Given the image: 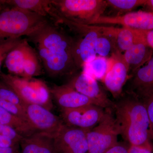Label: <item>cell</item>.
I'll list each match as a JSON object with an SVG mask.
<instances>
[{
    "mask_svg": "<svg viewBox=\"0 0 153 153\" xmlns=\"http://www.w3.org/2000/svg\"><path fill=\"white\" fill-rule=\"evenodd\" d=\"M28 37L37 46L50 76L71 74L77 70L72 56L73 38L59 28L48 22Z\"/></svg>",
    "mask_w": 153,
    "mask_h": 153,
    "instance_id": "obj_1",
    "label": "cell"
},
{
    "mask_svg": "<svg viewBox=\"0 0 153 153\" xmlns=\"http://www.w3.org/2000/svg\"><path fill=\"white\" fill-rule=\"evenodd\" d=\"M114 103L116 122L120 135L129 146L152 142V131L144 102L132 94Z\"/></svg>",
    "mask_w": 153,
    "mask_h": 153,
    "instance_id": "obj_2",
    "label": "cell"
},
{
    "mask_svg": "<svg viewBox=\"0 0 153 153\" xmlns=\"http://www.w3.org/2000/svg\"><path fill=\"white\" fill-rule=\"evenodd\" d=\"M48 22L47 18L34 12L4 6L0 8V42L28 37Z\"/></svg>",
    "mask_w": 153,
    "mask_h": 153,
    "instance_id": "obj_3",
    "label": "cell"
},
{
    "mask_svg": "<svg viewBox=\"0 0 153 153\" xmlns=\"http://www.w3.org/2000/svg\"><path fill=\"white\" fill-rule=\"evenodd\" d=\"M58 24L67 26L77 34L73 38L72 54L77 70L97 57L95 45L99 36L103 33L105 26L82 25L68 21L58 15Z\"/></svg>",
    "mask_w": 153,
    "mask_h": 153,
    "instance_id": "obj_4",
    "label": "cell"
},
{
    "mask_svg": "<svg viewBox=\"0 0 153 153\" xmlns=\"http://www.w3.org/2000/svg\"><path fill=\"white\" fill-rule=\"evenodd\" d=\"M56 13L76 24L91 25L108 7L104 0H52Z\"/></svg>",
    "mask_w": 153,
    "mask_h": 153,
    "instance_id": "obj_5",
    "label": "cell"
},
{
    "mask_svg": "<svg viewBox=\"0 0 153 153\" xmlns=\"http://www.w3.org/2000/svg\"><path fill=\"white\" fill-rule=\"evenodd\" d=\"M0 79L12 88L27 103L39 105L50 111L53 108L50 88L43 80L34 77L23 78L1 72Z\"/></svg>",
    "mask_w": 153,
    "mask_h": 153,
    "instance_id": "obj_6",
    "label": "cell"
},
{
    "mask_svg": "<svg viewBox=\"0 0 153 153\" xmlns=\"http://www.w3.org/2000/svg\"><path fill=\"white\" fill-rule=\"evenodd\" d=\"M119 135L111 109H105V114L98 124L86 130L88 153H105L119 143Z\"/></svg>",
    "mask_w": 153,
    "mask_h": 153,
    "instance_id": "obj_7",
    "label": "cell"
},
{
    "mask_svg": "<svg viewBox=\"0 0 153 153\" xmlns=\"http://www.w3.org/2000/svg\"><path fill=\"white\" fill-rule=\"evenodd\" d=\"M86 130L63 124L53 137L56 153H87Z\"/></svg>",
    "mask_w": 153,
    "mask_h": 153,
    "instance_id": "obj_8",
    "label": "cell"
},
{
    "mask_svg": "<svg viewBox=\"0 0 153 153\" xmlns=\"http://www.w3.org/2000/svg\"><path fill=\"white\" fill-rule=\"evenodd\" d=\"M66 84L89 99L94 105L104 109H114V102L102 90L97 80L85 72L75 75Z\"/></svg>",
    "mask_w": 153,
    "mask_h": 153,
    "instance_id": "obj_9",
    "label": "cell"
},
{
    "mask_svg": "<svg viewBox=\"0 0 153 153\" xmlns=\"http://www.w3.org/2000/svg\"><path fill=\"white\" fill-rule=\"evenodd\" d=\"M24 109L28 123L36 132L54 137L64 124L62 119L39 105L27 103Z\"/></svg>",
    "mask_w": 153,
    "mask_h": 153,
    "instance_id": "obj_10",
    "label": "cell"
},
{
    "mask_svg": "<svg viewBox=\"0 0 153 153\" xmlns=\"http://www.w3.org/2000/svg\"><path fill=\"white\" fill-rule=\"evenodd\" d=\"M61 111V119L64 123L88 130L98 124L104 117L105 109L90 104Z\"/></svg>",
    "mask_w": 153,
    "mask_h": 153,
    "instance_id": "obj_11",
    "label": "cell"
},
{
    "mask_svg": "<svg viewBox=\"0 0 153 153\" xmlns=\"http://www.w3.org/2000/svg\"><path fill=\"white\" fill-rule=\"evenodd\" d=\"M120 25L140 31L153 30V12L138 11L112 16H102L91 25Z\"/></svg>",
    "mask_w": 153,
    "mask_h": 153,
    "instance_id": "obj_12",
    "label": "cell"
},
{
    "mask_svg": "<svg viewBox=\"0 0 153 153\" xmlns=\"http://www.w3.org/2000/svg\"><path fill=\"white\" fill-rule=\"evenodd\" d=\"M111 58L110 68L102 81L114 97L118 98L121 95L123 88L128 79L129 71L123 54L117 52Z\"/></svg>",
    "mask_w": 153,
    "mask_h": 153,
    "instance_id": "obj_13",
    "label": "cell"
},
{
    "mask_svg": "<svg viewBox=\"0 0 153 153\" xmlns=\"http://www.w3.org/2000/svg\"><path fill=\"white\" fill-rule=\"evenodd\" d=\"M50 90L52 97L61 111L74 109L93 104L89 99L67 84L54 85Z\"/></svg>",
    "mask_w": 153,
    "mask_h": 153,
    "instance_id": "obj_14",
    "label": "cell"
},
{
    "mask_svg": "<svg viewBox=\"0 0 153 153\" xmlns=\"http://www.w3.org/2000/svg\"><path fill=\"white\" fill-rule=\"evenodd\" d=\"M129 94L140 99L153 94V55L142 67L132 73Z\"/></svg>",
    "mask_w": 153,
    "mask_h": 153,
    "instance_id": "obj_15",
    "label": "cell"
},
{
    "mask_svg": "<svg viewBox=\"0 0 153 153\" xmlns=\"http://www.w3.org/2000/svg\"><path fill=\"white\" fill-rule=\"evenodd\" d=\"M153 55V49L147 44L142 31L131 47L123 54L129 71L132 73L145 65Z\"/></svg>",
    "mask_w": 153,
    "mask_h": 153,
    "instance_id": "obj_16",
    "label": "cell"
},
{
    "mask_svg": "<svg viewBox=\"0 0 153 153\" xmlns=\"http://www.w3.org/2000/svg\"><path fill=\"white\" fill-rule=\"evenodd\" d=\"M19 145L21 153H56L53 137L44 133L23 137Z\"/></svg>",
    "mask_w": 153,
    "mask_h": 153,
    "instance_id": "obj_17",
    "label": "cell"
},
{
    "mask_svg": "<svg viewBox=\"0 0 153 153\" xmlns=\"http://www.w3.org/2000/svg\"><path fill=\"white\" fill-rule=\"evenodd\" d=\"M31 47L27 40H22L10 51L4 61L10 74L22 77L25 60Z\"/></svg>",
    "mask_w": 153,
    "mask_h": 153,
    "instance_id": "obj_18",
    "label": "cell"
},
{
    "mask_svg": "<svg viewBox=\"0 0 153 153\" xmlns=\"http://www.w3.org/2000/svg\"><path fill=\"white\" fill-rule=\"evenodd\" d=\"M3 2L7 7L27 10L47 18L49 17L52 7V0H9Z\"/></svg>",
    "mask_w": 153,
    "mask_h": 153,
    "instance_id": "obj_19",
    "label": "cell"
},
{
    "mask_svg": "<svg viewBox=\"0 0 153 153\" xmlns=\"http://www.w3.org/2000/svg\"><path fill=\"white\" fill-rule=\"evenodd\" d=\"M118 28L105 27L104 31L96 41L95 51L100 57L110 58L117 52L115 47V37Z\"/></svg>",
    "mask_w": 153,
    "mask_h": 153,
    "instance_id": "obj_20",
    "label": "cell"
},
{
    "mask_svg": "<svg viewBox=\"0 0 153 153\" xmlns=\"http://www.w3.org/2000/svg\"><path fill=\"white\" fill-rule=\"evenodd\" d=\"M0 123L11 127L23 137L29 136L36 132L28 123L12 114L1 106Z\"/></svg>",
    "mask_w": 153,
    "mask_h": 153,
    "instance_id": "obj_21",
    "label": "cell"
},
{
    "mask_svg": "<svg viewBox=\"0 0 153 153\" xmlns=\"http://www.w3.org/2000/svg\"><path fill=\"white\" fill-rule=\"evenodd\" d=\"M111 58L97 56L92 61L88 62L83 67V72L90 75L96 80L104 79L110 68Z\"/></svg>",
    "mask_w": 153,
    "mask_h": 153,
    "instance_id": "obj_22",
    "label": "cell"
},
{
    "mask_svg": "<svg viewBox=\"0 0 153 153\" xmlns=\"http://www.w3.org/2000/svg\"><path fill=\"white\" fill-rule=\"evenodd\" d=\"M140 34V30L126 27L118 28L115 37L117 52L123 53L131 47Z\"/></svg>",
    "mask_w": 153,
    "mask_h": 153,
    "instance_id": "obj_23",
    "label": "cell"
},
{
    "mask_svg": "<svg viewBox=\"0 0 153 153\" xmlns=\"http://www.w3.org/2000/svg\"><path fill=\"white\" fill-rule=\"evenodd\" d=\"M41 73L42 68L39 59L36 52L31 47L25 60L22 77L34 78L41 75Z\"/></svg>",
    "mask_w": 153,
    "mask_h": 153,
    "instance_id": "obj_24",
    "label": "cell"
},
{
    "mask_svg": "<svg viewBox=\"0 0 153 153\" xmlns=\"http://www.w3.org/2000/svg\"><path fill=\"white\" fill-rule=\"evenodd\" d=\"M108 7L117 11L116 16L130 13L134 9L144 5L146 0H107Z\"/></svg>",
    "mask_w": 153,
    "mask_h": 153,
    "instance_id": "obj_25",
    "label": "cell"
},
{
    "mask_svg": "<svg viewBox=\"0 0 153 153\" xmlns=\"http://www.w3.org/2000/svg\"><path fill=\"white\" fill-rule=\"evenodd\" d=\"M0 99L10 102L24 109L27 103L12 88L1 80H0Z\"/></svg>",
    "mask_w": 153,
    "mask_h": 153,
    "instance_id": "obj_26",
    "label": "cell"
},
{
    "mask_svg": "<svg viewBox=\"0 0 153 153\" xmlns=\"http://www.w3.org/2000/svg\"><path fill=\"white\" fill-rule=\"evenodd\" d=\"M21 38L9 39L0 42V73L2 64L10 51L22 41Z\"/></svg>",
    "mask_w": 153,
    "mask_h": 153,
    "instance_id": "obj_27",
    "label": "cell"
},
{
    "mask_svg": "<svg viewBox=\"0 0 153 153\" xmlns=\"http://www.w3.org/2000/svg\"><path fill=\"white\" fill-rule=\"evenodd\" d=\"M0 106L28 123L27 114L25 110L22 108L1 99H0Z\"/></svg>",
    "mask_w": 153,
    "mask_h": 153,
    "instance_id": "obj_28",
    "label": "cell"
},
{
    "mask_svg": "<svg viewBox=\"0 0 153 153\" xmlns=\"http://www.w3.org/2000/svg\"><path fill=\"white\" fill-rule=\"evenodd\" d=\"M0 134L7 137L15 142L19 143L23 137L11 127L1 123H0Z\"/></svg>",
    "mask_w": 153,
    "mask_h": 153,
    "instance_id": "obj_29",
    "label": "cell"
},
{
    "mask_svg": "<svg viewBox=\"0 0 153 153\" xmlns=\"http://www.w3.org/2000/svg\"><path fill=\"white\" fill-rule=\"evenodd\" d=\"M153 145L150 142L141 146H129L128 153H153Z\"/></svg>",
    "mask_w": 153,
    "mask_h": 153,
    "instance_id": "obj_30",
    "label": "cell"
},
{
    "mask_svg": "<svg viewBox=\"0 0 153 153\" xmlns=\"http://www.w3.org/2000/svg\"><path fill=\"white\" fill-rule=\"evenodd\" d=\"M141 100L144 102L146 108L148 115L150 121L153 137V94Z\"/></svg>",
    "mask_w": 153,
    "mask_h": 153,
    "instance_id": "obj_31",
    "label": "cell"
},
{
    "mask_svg": "<svg viewBox=\"0 0 153 153\" xmlns=\"http://www.w3.org/2000/svg\"><path fill=\"white\" fill-rule=\"evenodd\" d=\"M129 147L128 144L118 143L105 153H128Z\"/></svg>",
    "mask_w": 153,
    "mask_h": 153,
    "instance_id": "obj_32",
    "label": "cell"
},
{
    "mask_svg": "<svg viewBox=\"0 0 153 153\" xmlns=\"http://www.w3.org/2000/svg\"><path fill=\"white\" fill-rule=\"evenodd\" d=\"M19 145V143L13 141L7 137L0 134V147L2 148H10Z\"/></svg>",
    "mask_w": 153,
    "mask_h": 153,
    "instance_id": "obj_33",
    "label": "cell"
},
{
    "mask_svg": "<svg viewBox=\"0 0 153 153\" xmlns=\"http://www.w3.org/2000/svg\"><path fill=\"white\" fill-rule=\"evenodd\" d=\"M142 31L147 44L153 49V30Z\"/></svg>",
    "mask_w": 153,
    "mask_h": 153,
    "instance_id": "obj_34",
    "label": "cell"
},
{
    "mask_svg": "<svg viewBox=\"0 0 153 153\" xmlns=\"http://www.w3.org/2000/svg\"><path fill=\"white\" fill-rule=\"evenodd\" d=\"M0 153H21L20 145L10 148L0 147Z\"/></svg>",
    "mask_w": 153,
    "mask_h": 153,
    "instance_id": "obj_35",
    "label": "cell"
},
{
    "mask_svg": "<svg viewBox=\"0 0 153 153\" xmlns=\"http://www.w3.org/2000/svg\"><path fill=\"white\" fill-rule=\"evenodd\" d=\"M143 6L148 9L149 11L153 12V0H146Z\"/></svg>",
    "mask_w": 153,
    "mask_h": 153,
    "instance_id": "obj_36",
    "label": "cell"
},
{
    "mask_svg": "<svg viewBox=\"0 0 153 153\" xmlns=\"http://www.w3.org/2000/svg\"></svg>",
    "mask_w": 153,
    "mask_h": 153,
    "instance_id": "obj_37",
    "label": "cell"
},
{
    "mask_svg": "<svg viewBox=\"0 0 153 153\" xmlns=\"http://www.w3.org/2000/svg\"></svg>",
    "mask_w": 153,
    "mask_h": 153,
    "instance_id": "obj_38",
    "label": "cell"
}]
</instances>
